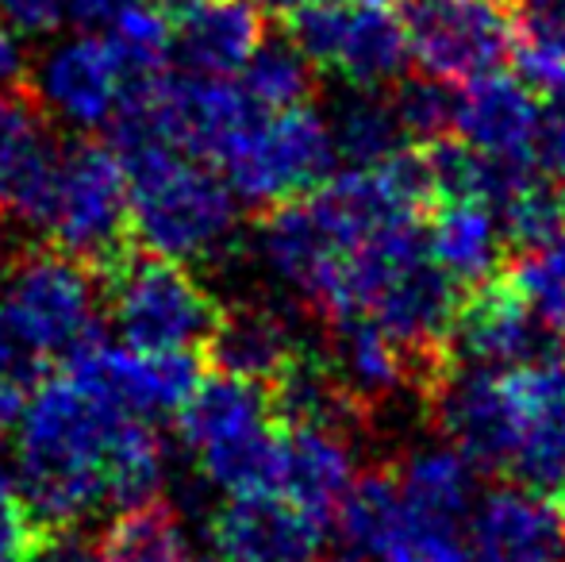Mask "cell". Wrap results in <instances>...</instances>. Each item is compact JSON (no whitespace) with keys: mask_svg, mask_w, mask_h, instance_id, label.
<instances>
[{"mask_svg":"<svg viewBox=\"0 0 565 562\" xmlns=\"http://www.w3.org/2000/svg\"><path fill=\"white\" fill-rule=\"evenodd\" d=\"M127 409L77 382L70 370L46 374L15 416L20 489L39 524H77L108 501L105 458Z\"/></svg>","mask_w":565,"mask_h":562,"instance_id":"cell-1","label":"cell"},{"mask_svg":"<svg viewBox=\"0 0 565 562\" xmlns=\"http://www.w3.org/2000/svg\"><path fill=\"white\" fill-rule=\"evenodd\" d=\"M119 150L127 181L131 240L166 258H209L235 232V197L209 162L170 142H127Z\"/></svg>","mask_w":565,"mask_h":562,"instance_id":"cell-2","label":"cell"},{"mask_svg":"<svg viewBox=\"0 0 565 562\" xmlns=\"http://www.w3.org/2000/svg\"><path fill=\"white\" fill-rule=\"evenodd\" d=\"M35 227H43L51 247L85 263L97 278L119 263L135 247L119 150L97 139L58 150Z\"/></svg>","mask_w":565,"mask_h":562,"instance_id":"cell-3","label":"cell"},{"mask_svg":"<svg viewBox=\"0 0 565 562\" xmlns=\"http://www.w3.org/2000/svg\"><path fill=\"white\" fill-rule=\"evenodd\" d=\"M178 432L201 463V474L224 494L274 486L277 424L258 382L235 374L201 378L178 409Z\"/></svg>","mask_w":565,"mask_h":562,"instance_id":"cell-4","label":"cell"},{"mask_svg":"<svg viewBox=\"0 0 565 562\" xmlns=\"http://www.w3.org/2000/svg\"><path fill=\"white\" fill-rule=\"evenodd\" d=\"M97 282L108 320L124 347L135 351H201L220 320V300L193 278V271L154 251L131 247Z\"/></svg>","mask_w":565,"mask_h":562,"instance_id":"cell-5","label":"cell"},{"mask_svg":"<svg viewBox=\"0 0 565 562\" xmlns=\"http://www.w3.org/2000/svg\"><path fill=\"white\" fill-rule=\"evenodd\" d=\"M212 166L246 204L274 209L320 189L335 173L339 155L328 120L308 105H292L277 113L258 108Z\"/></svg>","mask_w":565,"mask_h":562,"instance_id":"cell-6","label":"cell"},{"mask_svg":"<svg viewBox=\"0 0 565 562\" xmlns=\"http://www.w3.org/2000/svg\"><path fill=\"white\" fill-rule=\"evenodd\" d=\"M97 274L51 243L0 263V308L51 362L97 336Z\"/></svg>","mask_w":565,"mask_h":562,"instance_id":"cell-7","label":"cell"},{"mask_svg":"<svg viewBox=\"0 0 565 562\" xmlns=\"http://www.w3.org/2000/svg\"><path fill=\"white\" fill-rule=\"evenodd\" d=\"M289 39L350 89H385L408 66L401 15L388 0H300L289 12Z\"/></svg>","mask_w":565,"mask_h":562,"instance_id":"cell-8","label":"cell"},{"mask_svg":"<svg viewBox=\"0 0 565 562\" xmlns=\"http://www.w3.org/2000/svg\"><path fill=\"white\" fill-rule=\"evenodd\" d=\"M543 362V359H539ZM539 362L520 367H469L439 385V421L450 435V447L473 463V470L508 474L523 432L535 413Z\"/></svg>","mask_w":565,"mask_h":562,"instance_id":"cell-9","label":"cell"},{"mask_svg":"<svg viewBox=\"0 0 565 562\" xmlns=\"http://www.w3.org/2000/svg\"><path fill=\"white\" fill-rule=\"evenodd\" d=\"M408 62L443 85H461L500 70L512 54L515 28L500 0H404Z\"/></svg>","mask_w":565,"mask_h":562,"instance_id":"cell-10","label":"cell"},{"mask_svg":"<svg viewBox=\"0 0 565 562\" xmlns=\"http://www.w3.org/2000/svg\"><path fill=\"white\" fill-rule=\"evenodd\" d=\"M331 520L362 562H469V536L412 509L388 474L350 481Z\"/></svg>","mask_w":565,"mask_h":562,"instance_id":"cell-11","label":"cell"},{"mask_svg":"<svg viewBox=\"0 0 565 562\" xmlns=\"http://www.w3.org/2000/svg\"><path fill=\"white\" fill-rule=\"evenodd\" d=\"M62 370H70L77 382L97 390L113 405L150 421L154 413H178L185 405V397L204 378V359L189 347L135 351V347H116L93 336L62 359Z\"/></svg>","mask_w":565,"mask_h":562,"instance_id":"cell-12","label":"cell"},{"mask_svg":"<svg viewBox=\"0 0 565 562\" xmlns=\"http://www.w3.org/2000/svg\"><path fill=\"white\" fill-rule=\"evenodd\" d=\"M539 124H543V100L523 77L489 70L461 82V89L454 93V139L512 173L535 170Z\"/></svg>","mask_w":565,"mask_h":562,"instance_id":"cell-13","label":"cell"},{"mask_svg":"<svg viewBox=\"0 0 565 562\" xmlns=\"http://www.w3.org/2000/svg\"><path fill=\"white\" fill-rule=\"evenodd\" d=\"M28 93L46 116L74 128H100L116 116L127 74L105 35L77 31L46 46L35 70H28Z\"/></svg>","mask_w":565,"mask_h":562,"instance_id":"cell-14","label":"cell"},{"mask_svg":"<svg viewBox=\"0 0 565 562\" xmlns=\"http://www.w3.org/2000/svg\"><path fill=\"white\" fill-rule=\"evenodd\" d=\"M212 548L224 562H308L323 540V524L274 489L231 494L212 512Z\"/></svg>","mask_w":565,"mask_h":562,"instance_id":"cell-15","label":"cell"},{"mask_svg":"<svg viewBox=\"0 0 565 562\" xmlns=\"http://www.w3.org/2000/svg\"><path fill=\"white\" fill-rule=\"evenodd\" d=\"M466 359L469 367H520V362L554 359L558 347L546 339V331L535 324V316L523 308V300L504 282L473 285L469 300L454 308L447 331V347Z\"/></svg>","mask_w":565,"mask_h":562,"instance_id":"cell-16","label":"cell"},{"mask_svg":"<svg viewBox=\"0 0 565 562\" xmlns=\"http://www.w3.org/2000/svg\"><path fill=\"white\" fill-rule=\"evenodd\" d=\"M173 54L193 74L231 77L266 39V15L254 0H162Z\"/></svg>","mask_w":565,"mask_h":562,"instance_id":"cell-17","label":"cell"},{"mask_svg":"<svg viewBox=\"0 0 565 562\" xmlns=\"http://www.w3.org/2000/svg\"><path fill=\"white\" fill-rule=\"evenodd\" d=\"M477 562H565V524L535 489H492L469 512Z\"/></svg>","mask_w":565,"mask_h":562,"instance_id":"cell-18","label":"cell"},{"mask_svg":"<svg viewBox=\"0 0 565 562\" xmlns=\"http://www.w3.org/2000/svg\"><path fill=\"white\" fill-rule=\"evenodd\" d=\"M354 481V455L342 432L331 427H277L274 494L292 501L300 512L320 520L335 517L339 501Z\"/></svg>","mask_w":565,"mask_h":562,"instance_id":"cell-19","label":"cell"},{"mask_svg":"<svg viewBox=\"0 0 565 562\" xmlns=\"http://www.w3.org/2000/svg\"><path fill=\"white\" fill-rule=\"evenodd\" d=\"M54 158L58 147H54L51 124L28 85L0 89V212H15L35 224Z\"/></svg>","mask_w":565,"mask_h":562,"instance_id":"cell-20","label":"cell"},{"mask_svg":"<svg viewBox=\"0 0 565 562\" xmlns=\"http://www.w3.org/2000/svg\"><path fill=\"white\" fill-rule=\"evenodd\" d=\"M427 255L454 285H484L492 282L504 255V227H500L497 204L477 197H439L431 224L424 232Z\"/></svg>","mask_w":565,"mask_h":562,"instance_id":"cell-21","label":"cell"},{"mask_svg":"<svg viewBox=\"0 0 565 562\" xmlns=\"http://www.w3.org/2000/svg\"><path fill=\"white\" fill-rule=\"evenodd\" d=\"M300 351L292 328L262 305L220 308V320L212 324L209 339L201 343L204 367L220 374H235L246 382H269L292 354Z\"/></svg>","mask_w":565,"mask_h":562,"instance_id":"cell-22","label":"cell"},{"mask_svg":"<svg viewBox=\"0 0 565 562\" xmlns=\"http://www.w3.org/2000/svg\"><path fill=\"white\" fill-rule=\"evenodd\" d=\"M266 401H269L274 424L331 427V432H347V421L358 409V397L347 390L339 370L308 351H297L274 378H269Z\"/></svg>","mask_w":565,"mask_h":562,"instance_id":"cell-23","label":"cell"},{"mask_svg":"<svg viewBox=\"0 0 565 562\" xmlns=\"http://www.w3.org/2000/svg\"><path fill=\"white\" fill-rule=\"evenodd\" d=\"M335 324V362L339 378L354 397H388L408 382V351L381 328L373 316L347 312Z\"/></svg>","mask_w":565,"mask_h":562,"instance_id":"cell-24","label":"cell"},{"mask_svg":"<svg viewBox=\"0 0 565 562\" xmlns=\"http://www.w3.org/2000/svg\"><path fill=\"white\" fill-rule=\"evenodd\" d=\"M401 497L427 520L466 532L473 512V463L458 447H424L404 463L396 478Z\"/></svg>","mask_w":565,"mask_h":562,"instance_id":"cell-25","label":"cell"},{"mask_svg":"<svg viewBox=\"0 0 565 562\" xmlns=\"http://www.w3.org/2000/svg\"><path fill=\"white\" fill-rule=\"evenodd\" d=\"M100 562H189V540L178 512L162 497L127 505L105 528L97 548Z\"/></svg>","mask_w":565,"mask_h":562,"instance_id":"cell-26","label":"cell"},{"mask_svg":"<svg viewBox=\"0 0 565 562\" xmlns=\"http://www.w3.org/2000/svg\"><path fill=\"white\" fill-rule=\"evenodd\" d=\"M328 131L339 162L354 166V170L381 166L385 158L408 147L401 124H396L393 100H385L377 89H354L350 97H342L335 116L328 120Z\"/></svg>","mask_w":565,"mask_h":562,"instance_id":"cell-27","label":"cell"},{"mask_svg":"<svg viewBox=\"0 0 565 562\" xmlns=\"http://www.w3.org/2000/svg\"><path fill=\"white\" fill-rule=\"evenodd\" d=\"M166 474V447L162 435L154 432V424L147 416H124L108 443L105 458V489L108 501L116 505H135L158 494Z\"/></svg>","mask_w":565,"mask_h":562,"instance_id":"cell-28","label":"cell"},{"mask_svg":"<svg viewBox=\"0 0 565 562\" xmlns=\"http://www.w3.org/2000/svg\"><path fill=\"white\" fill-rule=\"evenodd\" d=\"M500 282L523 300L546 339L554 347H565V235L539 247H520Z\"/></svg>","mask_w":565,"mask_h":562,"instance_id":"cell-29","label":"cell"},{"mask_svg":"<svg viewBox=\"0 0 565 562\" xmlns=\"http://www.w3.org/2000/svg\"><path fill=\"white\" fill-rule=\"evenodd\" d=\"M238 77H243L238 89L262 113L305 105L308 93H312V62L300 54L292 39H262L246 59V66L238 70Z\"/></svg>","mask_w":565,"mask_h":562,"instance_id":"cell-30","label":"cell"},{"mask_svg":"<svg viewBox=\"0 0 565 562\" xmlns=\"http://www.w3.org/2000/svg\"><path fill=\"white\" fill-rule=\"evenodd\" d=\"M520 4V59L523 82L535 93L565 85V0H515Z\"/></svg>","mask_w":565,"mask_h":562,"instance_id":"cell-31","label":"cell"},{"mask_svg":"<svg viewBox=\"0 0 565 562\" xmlns=\"http://www.w3.org/2000/svg\"><path fill=\"white\" fill-rule=\"evenodd\" d=\"M105 39L116 51L127 82L162 74L173 59V31L162 0H131L105 31Z\"/></svg>","mask_w":565,"mask_h":562,"instance_id":"cell-32","label":"cell"},{"mask_svg":"<svg viewBox=\"0 0 565 562\" xmlns=\"http://www.w3.org/2000/svg\"><path fill=\"white\" fill-rule=\"evenodd\" d=\"M504 240L515 247H539L565 235V185L539 181L535 173L512 185L497 204Z\"/></svg>","mask_w":565,"mask_h":562,"instance_id":"cell-33","label":"cell"},{"mask_svg":"<svg viewBox=\"0 0 565 562\" xmlns=\"http://www.w3.org/2000/svg\"><path fill=\"white\" fill-rule=\"evenodd\" d=\"M51 374V359L15 328L12 316L0 308V413L15 421L23 401Z\"/></svg>","mask_w":565,"mask_h":562,"instance_id":"cell-34","label":"cell"},{"mask_svg":"<svg viewBox=\"0 0 565 562\" xmlns=\"http://www.w3.org/2000/svg\"><path fill=\"white\" fill-rule=\"evenodd\" d=\"M393 113L408 142H435L450 131L454 93H450V85L424 74V82L401 85V93H396V100H393Z\"/></svg>","mask_w":565,"mask_h":562,"instance_id":"cell-35","label":"cell"},{"mask_svg":"<svg viewBox=\"0 0 565 562\" xmlns=\"http://www.w3.org/2000/svg\"><path fill=\"white\" fill-rule=\"evenodd\" d=\"M43 524L31 512L20 481H12L0 470V562H23L31 543L39 540Z\"/></svg>","mask_w":565,"mask_h":562,"instance_id":"cell-36","label":"cell"},{"mask_svg":"<svg viewBox=\"0 0 565 562\" xmlns=\"http://www.w3.org/2000/svg\"><path fill=\"white\" fill-rule=\"evenodd\" d=\"M23 562H100L93 540L77 524H58L39 532V540L31 543L28 559Z\"/></svg>","mask_w":565,"mask_h":562,"instance_id":"cell-37","label":"cell"},{"mask_svg":"<svg viewBox=\"0 0 565 562\" xmlns=\"http://www.w3.org/2000/svg\"><path fill=\"white\" fill-rule=\"evenodd\" d=\"M539 158L554 173V181L565 185V85L546 93L543 124H539Z\"/></svg>","mask_w":565,"mask_h":562,"instance_id":"cell-38","label":"cell"},{"mask_svg":"<svg viewBox=\"0 0 565 562\" xmlns=\"http://www.w3.org/2000/svg\"><path fill=\"white\" fill-rule=\"evenodd\" d=\"M0 15L20 35H51L66 20V0H0Z\"/></svg>","mask_w":565,"mask_h":562,"instance_id":"cell-39","label":"cell"},{"mask_svg":"<svg viewBox=\"0 0 565 562\" xmlns=\"http://www.w3.org/2000/svg\"><path fill=\"white\" fill-rule=\"evenodd\" d=\"M28 46L23 35L0 15V89H23L28 85Z\"/></svg>","mask_w":565,"mask_h":562,"instance_id":"cell-40","label":"cell"},{"mask_svg":"<svg viewBox=\"0 0 565 562\" xmlns=\"http://www.w3.org/2000/svg\"><path fill=\"white\" fill-rule=\"evenodd\" d=\"M127 4H131V0H66V20L74 23L77 31L105 35Z\"/></svg>","mask_w":565,"mask_h":562,"instance_id":"cell-41","label":"cell"},{"mask_svg":"<svg viewBox=\"0 0 565 562\" xmlns=\"http://www.w3.org/2000/svg\"><path fill=\"white\" fill-rule=\"evenodd\" d=\"M254 4H258L262 12H285V15H289L292 8L300 4V0H254Z\"/></svg>","mask_w":565,"mask_h":562,"instance_id":"cell-42","label":"cell"},{"mask_svg":"<svg viewBox=\"0 0 565 562\" xmlns=\"http://www.w3.org/2000/svg\"><path fill=\"white\" fill-rule=\"evenodd\" d=\"M558 517H562V524H565V478L558 481Z\"/></svg>","mask_w":565,"mask_h":562,"instance_id":"cell-43","label":"cell"},{"mask_svg":"<svg viewBox=\"0 0 565 562\" xmlns=\"http://www.w3.org/2000/svg\"><path fill=\"white\" fill-rule=\"evenodd\" d=\"M12 424H15V421H8V416L0 413V435H4V432H8V427H12Z\"/></svg>","mask_w":565,"mask_h":562,"instance_id":"cell-44","label":"cell"},{"mask_svg":"<svg viewBox=\"0 0 565 562\" xmlns=\"http://www.w3.org/2000/svg\"><path fill=\"white\" fill-rule=\"evenodd\" d=\"M342 562H362V559H342Z\"/></svg>","mask_w":565,"mask_h":562,"instance_id":"cell-45","label":"cell"}]
</instances>
